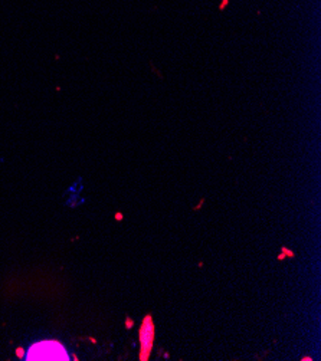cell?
Segmentation results:
<instances>
[{
    "label": "cell",
    "mask_w": 321,
    "mask_h": 361,
    "mask_svg": "<svg viewBox=\"0 0 321 361\" xmlns=\"http://www.w3.org/2000/svg\"><path fill=\"white\" fill-rule=\"evenodd\" d=\"M29 361H68L71 360L65 347L54 340L35 343L25 355Z\"/></svg>",
    "instance_id": "6da1fadb"
},
{
    "label": "cell",
    "mask_w": 321,
    "mask_h": 361,
    "mask_svg": "<svg viewBox=\"0 0 321 361\" xmlns=\"http://www.w3.org/2000/svg\"><path fill=\"white\" fill-rule=\"evenodd\" d=\"M140 340L143 345V353H141V360H146L149 355V351L153 344V322L150 324V318H146L145 326H143L140 331Z\"/></svg>",
    "instance_id": "7a4b0ae2"
},
{
    "label": "cell",
    "mask_w": 321,
    "mask_h": 361,
    "mask_svg": "<svg viewBox=\"0 0 321 361\" xmlns=\"http://www.w3.org/2000/svg\"><path fill=\"white\" fill-rule=\"evenodd\" d=\"M228 4H229V0H222V4L219 5V11H224L228 6Z\"/></svg>",
    "instance_id": "3957f363"
}]
</instances>
